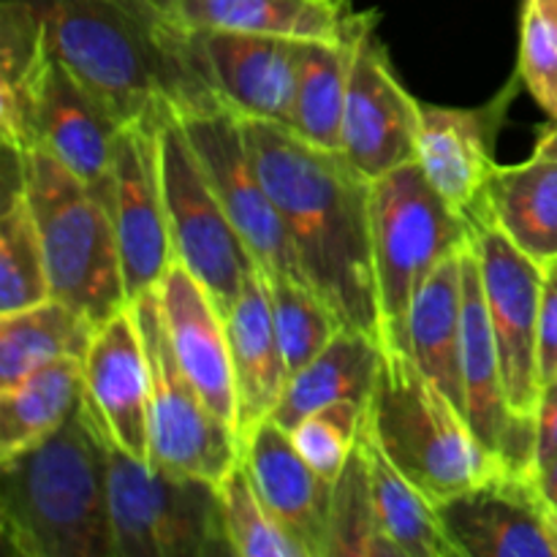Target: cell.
Segmentation results:
<instances>
[{
	"instance_id": "obj_1",
	"label": "cell",
	"mask_w": 557,
	"mask_h": 557,
	"mask_svg": "<svg viewBox=\"0 0 557 557\" xmlns=\"http://www.w3.org/2000/svg\"><path fill=\"white\" fill-rule=\"evenodd\" d=\"M250 156L292 237L299 270L343 326L386 348L373 261L370 185L341 150H321L292 128L245 120Z\"/></svg>"
},
{
	"instance_id": "obj_2",
	"label": "cell",
	"mask_w": 557,
	"mask_h": 557,
	"mask_svg": "<svg viewBox=\"0 0 557 557\" xmlns=\"http://www.w3.org/2000/svg\"><path fill=\"white\" fill-rule=\"evenodd\" d=\"M47 47L123 125L218 98L201 79L185 27L158 0H33Z\"/></svg>"
},
{
	"instance_id": "obj_3",
	"label": "cell",
	"mask_w": 557,
	"mask_h": 557,
	"mask_svg": "<svg viewBox=\"0 0 557 557\" xmlns=\"http://www.w3.org/2000/svg\"><path fill=\"white\" fill-rule=\"evenodd\" d=\"M0 539L16 557H114L109 435L90 400L0 460Z\"/></svg>"
},
{
	"instance_id": "obj_4",
	"label": "cell",
	"mask_w": 557,
	"mask_h": 557,
	"mask_svg": "<svg viewBox=\"0 0 557 557\" xmlns=\"http://www.w3.org/2000/svg\"><path fill=\"white\" fill-rule=\"evenodd\" d=\"M20 156V177L47 256L52 299L92 324L128 308L109 188H87L44 147Z\"/></svg>"
},
{
	"instance_id": "obj_5",
	"label": "cell",
	"mask_w": 557,
	"mask_h": 557,
	"mask_svg": "<svg viewBox=\"0 0 557 557\" xmlns=\"http://www.w3.org/2000/svg\"><path fill=\"white\" fill-rule=\"evenodd\" d=\"M375 444L433 504L500 473L466 413L417 368L406 351L386 348L368 406Z\"/></svg>"
},
{
	"instance_id": "obj_6",
	"label": "cell",
	"mask_w": 557,
	"mask_h": 557,
	"mask_svg": "<svg viewBox=\"0 0 557 557\" xmlns=\"http://www.w3.org/2000/svg\"><path fill=\"white\" fill-rule=\"evenodd\" d=\"M373 261L386 348L408 354V310L430 272L473 243L476 226L451 210L417 161L370 185Z\"/></svg>"
},
{
	"instance_id": "obj_7",
	"label": "cell",
	"mask_w": 557,
	"mask_h": 557,
	"mask_svg": "<svg viewBox=\"0 0 557 557\" xmlns=\"http://www.w3.org/2000/svg\"><path fill=\"white\" fill-rule=\"evenodd\" d=\"M114 557H237L221 487L125 455L109 441Z\"/></svg>"
},
{
	"instance_id": "obj_8",
	"label": "cell",
	"mask_w": 557,
	"mask_h": 557,
	"mask_svg": "<svg viewBox=\"0 0 557 557\" xmlns=\"http://www.w3.org/2000/svg\"><path fill=\"white\" fill-rule=\"evenodd\" d=\"M156 123L174 261H180L210 292L218 310L226 315L237 302L245 281L259 272V264L223 210L169 103H161Z\"/></svg>"
},
{
	"instance_id": "obj_9",
	"label": "cell",
	"mask_w": 557,
	"mask_h": 557,
	"mask_svg": "<svg viewBox=\"0 0 557 557\" xmlns=\"http://www.w3.org/2000/svg\"><path fill=\"white\" fill-rule=\"evenodd\" d=\"M150 370V462L221 484L239 462L243 441L199 395L163 326L158 288L131 302Z\"/></svg>"
},
{
	"instance_id": "obj_10",
	"label": "cell",
	"mask_w": 557,
	"mask_h": 557,
	"mask_svg": "<svg viewBox=\"0 0 557 557\" xmlns=\"http://www.w3.org/2000/svg\"><path fill=\"white\" fill-rule=\"evenodd\" d=\"M223 210L264 275L305 281L292 237L250 156L245 123L221 98L172 107Z\"/></svg>"
},
{
	"instance_id": "obj_11",
	"label": "cell",
	"mask_w": 557,
	"mask_h": 557,
	"mask_svg": "<svg viewBox=\"0 0 557 557\" xmlns=\"http://www.w3.org/2000/svg\"><path fill=\"white\" fill-rule=\"evenodd\" d=\"M482 270L490 324L504 370L506 400L522 419H536L542 397L539 375V305L542 264L517 248L495 223H479L471 243Z\"/></svg>"
},
{
	"instance_id": "obj_12",
	"label": "cell",
	"mask_w": 557,
	"mask_h": 557,
	"mask_svg": "<svg viewBox=\"0 0 557 557\" xmlns=\"http://www.w3.org/2000/svg\"><path fill=\"white\" fill-rule=\"evenodd\" d=\"M422 103L403 87L368 11L354 44L341 152L368 180L417 161Z\"/></svg>"
},
{
	"instance_id": "obj_13",
	"label": "cell",
	"mask_w": 557,
	"mask_h": 557,
	"mask_svg": "<svg viewBox=\"0 0 557 557\" xmlns=\"http://www.w3.org/2000/svg\"><path fill=\"white\" fill-rule=\"evenodd\" d=\"M156 120L158 112L120 131L109 174V210L131 302L161 286L174 264Z\"/></svg>"
},
{
	"instance_id": "obj_14",
	"label": "cell",
	"mask_w": 557,
	"mask_h": 557,
	"mask_svg": "<svg viewBox=\"0 0 557 557\" xmlns=\"http://www.w3.org/2000/svg\"><path fill=\"white\" fill-rule=\"evenodd\" d=\"M462 395L466 419L484 449L506 473L536 468V419H522L506 400L504 370L484 299L482 270L473 248L462 253Z\"/></svg>"
},
{
	"instance_id": "obj_15",
	"label": "cell",
	"mask_w": 557,
	"mask_h": 557,
	"mask_svg": "<svg viewBox=\"0 0 557 557\" xmlns=\"http://www.w3.org/2000/svg\"><path fill=\"white\" fill-rule=\"evenodd\" d=\"M520 82L522 76L517 74L484 107L460 109L422 103L417 163L446 205L466 215L473 226L487 221V185L498 169L495 141Z\"/></svg>"
},
{
	"instance_id": "obj_16",
	"label": "cell",
	"mask_w": 557,
	"mask_h": 557,
	"mask_svg": "<svg viewBox=\"0 0 557 557\" xmlns=\"http://www.w3.org/2000/svg\"><path fill=\"white\" fill-rule=\"evenodd\" d=\"M185 36L201 79L221 103L245 120H267L288 128L302 41L194 27H185Z\"/></svg>"
},
{
	"instance_id": "obj_17",
	"label": "cell",
	"mask_w": 557,
	"mask_h": 557,
	"mask_svg": "<svg viewBox=\"0 0 557 557\" xmlns=\"http://www.w3.org/2000/svg\"><path fill=\"white\" fill-rule=\"evenodd\" d=\"M460 557H557L553 509L533 473H495L435 504Z\"/></svg>"
},
{
	"instance_id": "obj_18",
	"label": "cell",
	"mask_w": 557,
	"mask_h": 557,
	"mask_svg": "<svg viewBox=\"0 0 557 557\" xmlns=\"http://www.w3.org/2000/svg\"><path fill=\"white\" fill-rule=\"evenodd\" d=\"M85 397L109 441L150 462V370L134 308H123L92 330L85 354Z\"/></svg>"
},
{
	"instance_id": "obj_19",
	"label": "cell",
	"mask_w": 557,
	"mask_h": 557,
	"mask_svg": "<svg viewBox=\"0 0 557 557\" xmlns=\"http://www.w3.org/2000/svg\"><path fill=\"white\" fill-rule=\"evenodd\" d=\"M125 125L49 52L33 98V147L52 152L87 188L107 190Z\"/></svg>"
},
{
	"instance_id": "obj_20",
	"label": "cell",
	"mask_w": 557,
	"mask_h": 557,
	"mask_svg": "<svg viewBox=\"0 0 557 557\" xmlns=\"http://www.w3.org/2000/svg\"><path fill=\"white\" fill-rule=\"evenodd\" d=\"M239 462L277 525L308 557H326L332 482L313 471L292 433L264 419L243 438Z\"/></svg>"
},
{
	"instance_id": "obj_21",
	"label": "cell",
	"mask_w": 557,
	"mask_h": 557,
	"mask_svg": "<svg viewBox=\"0 0 557 557\" xmlns=\"http://www.w3.org/2000/svg\"><path fill=\"white\" fill-rule=\"evenodd\" d=\"M158 302L180 368L199 389L207 406L237 430V395L226 315L180 261L169 267L166 277L158 286Z\"/></svg>"
},
{
	"instance_id": "obj_22",
	"label": "cell",
	"mask_w": 557,
	"mask_h": 557,
	"mask_svg": "<svg viewBox=\"0 0 557 557\" xmlns=\"http://www.w3.org/2000/svg\"><path fill=\"white\" fill-rule=\"evenodd\" d=\"M226 330L237 395V435L243 441L256 424L272 417L288 384L286 362L272 324L270 292L261 270L245 281L237 302L226 313Z\"/></svg>"
},
{
	"instance_id": "obj_23",
	"label": "cell",
	"mask_w": 557,
	"mask_h": 557,
	"mask_svg": "<svg viewBox=\"0 0 557 557\" xmlns=\"http://www.w3.org/2000/svg\"><path fill=\"white\" fill-rule=\"evenodd\" d=\"M180 27L283 36L297 41L343 38L357 22L354 0H158Z\"/></svg>"
},
{
	"instance_id": "obj_24",
	"label": "cell",
	"mask_w": 557,
	"mask_h": 557,
	"mask_svg": "<svg viewBox=\"0 0 557 557\" xmlns=\"http://www.w3.org/2000/svg\"><path fill=\"white\" fill-rule=\"evenodd\" d=\"M462 253L446 256L408 310V357L466 413L462 395Z\"/></svg>"
},
{
	"instance_id": "obj_25",
	"label": "cell",
	"mask_w": 557,
	"mask_h": 557,
	"mask_svg": "<svg viewBox=\"0 0 557 557\" xmlns=\"http://www.w3.org/2000/svg\"><path fill=\"white\" fill-rule=\"evenodd\" d=\"M384 351L375 337L343 326L319 357L288 379L270 419L292 433L305 417L335 403L368 408Z\"/></svg>"
},
{
	"instance_id": "obj_26",
	"label": "cell",
	"mask_w": 557,
	"mask_h": 557,
	"mask_svg": "<svg viewBox=\"0 0 557 557\" xmlns=\"http://www.w3.org/2000/svg\"><path fill=\"white\" fill-rule=\"evenodd\" d=\"M484 210L487 221L533 261L547 264L557 259V161L553 158L533 152L528 161L495 169Z\"/></svg>"
},
{
	"instance_id": "obj_27",
	"label": "cell",
	"mask_w": 557,
	"mask_h": 557,
	"mask_svg": "<svg viewBox=\"0 0 557 557\" xmlns=\"http://www.w3.org/2000/svg\"><path fill=\"white\" fill-rule=\"evenodd\" d=\"M49 47L33 0H0V139L11 152L33 147V98L47 69Z\"/></svg>"
},
{
	"instance_id": "obj_28",
	"label": "cell",
	"mask_w": 557,
	"mask_h": 557,
	"mask_svg": "<svg viewBox=\"0 0 557 557\" xmlns=\"http://www.w3.org/2000/svg\"><path fill=\"white\" fill-rule=\"evenodd\" d=\"M368 11H359L357 22L343 38L332 41H302L297 60V87L288 128L308 145L321 150H341L343 109H346L348 76H351L354 44Z\"/></svg>"
},
{
	"instance_id": "obj_29",
	"label": "cell",
	"mask_w": 557,
	"mask_h": 557,
	"mask_svg": "<svg viewBox=\"0 0 557 557\" xmlns=\"http://www.w3.org/2000/svg\"><path fill=\"white\" fill-rule=\"evenodd\" d=\"M85 397V359L65 357L0 389V460L52 435Z\"/></svg>"
},
{
	"instance_id": "obj_30",
	"label": "cell",
	"mask_w": 557,
	"mask_h": 557,
	"mask_svg": "<svg viewBox=\"0 0 557 557\" xmlns=\"http://www.w3.org/2000/svg\"><path fill=\"white\" fill-rule=\"evenodd\" d=\"M96 324L60 299L0 315V389L58 359H85Z\"/></svg>"
},
{
	"instance_id": "obj_31",
	"label": "cell",
	"mask_w": 557,
	"mask_h": 557,
	"mask_svg": "<svg viewBox=\"0 0 557 557\" xmlns=\"http://www.w3.org/2000/svg\"><path fill=\"white\" fill-rule=\"evenodd\" d=\"M362 438L368 449L381 531L395 547L397 557H460L441 525L433 500L411 479L403 476L395 462L375 444L368 428V413H364Z\"/></svg>"
},
{
	"instance_id": "obj_32",
	"label": "cell",
	"mask_w": 557,
	"mask_h": 557,
	"mask_svg": "<svg viewBox=\"0 0 557 557\" xmlns=\"http://www.w3.org/2000/svg\"><path fill=\"white\" fill-rule=\"evenodd\" d=\"M47 299H52V281L16 156V180L5 188L0 215V315L36 308Z\"/></svg>"
},
{
	"instance_id": "obj_33",
	"label": "cell",
	"mask_w": 557,
	"mask_h": 557,
	"mask_svg": "<svg viewBox=\"0 0 557 557\" xmlns=\"http://www.w3.org/2000/svg\"><path fill=\"white\" fill-rule=\"evenodd\" d=\"M326 557H397L395 547L381 531L362 435L348 455L341 476L332 482Z\"/></svg>"
},
{
	"instance_id": "obj_34",
	"label": "cell",
	"mask_w": 557,
	"mask_h": 557,
	"mask_svg": "<svg viewBox=\"0 0 557 557\" xmlns=\"http://www.w3.org/2000/svg\"><path fill=\"white\" fill-rule=\"evenodd\" d=\"M264 281L270 292L272 324L281 343L286 373L292 379L330 346L343 324L308 281L286 275H264Z\"/></svg>"
},
{
	"instance_id": "obj_35",
	"label": "cell",
	"mask_w": 557,
	"mask_h": 557,
	"mask_svg": "<svg viewBox=\"0 0 557 557\" xmlns=\"http://www.w3.org/2000/svg\"><path fill=\"white\" fill-rule=\"evenodd\" d=\"M223 522L237 557H308L302 547L283 531L267 511L250 484L243 462L226 473L221 484Z\"/></svg>"
},
{
	"instance_id": "obj_36",
	"label": "cell",
	"mask_w": 557,
	"mask_h": 557,
	"mask_svg": "<svg viewBox=\"0 0 557 557\" xmlns=\"http://www.w3.org/2000/svg\"><path fill=\"white\" fill-rule=\"evenodd\" d=\"M364 413L368 408L357 403H335L313 411L292 430L294 444L321 479L335 482L341 476L348 455L362 435Z\"/></svg>"
},
{
	"instance_id": "obj_37",
	"label": "cell",
	"mask_w": 557,
	"mask_h": 557,
	"mask_svg": "<svg viewBox=\"0 0 557 557\" xmlns=\"http://www.w3.org/2000/svg\"><path fill=\"white\" fill-rule=\"evenodd\" d=\"M517 74L539 107L557 120V22L544 0L522 3Z\"/></svg>"
},
{
	"instance_id": "obj_38",
	"label": "cell",
	"mask_w": 557,
	"mask_h": 557,
	"mask_svg": "<svg viewBox=\"0 0 557 557\" xmlns=\"http://www.w3.org/2000/svg\"><path fill=\"white\" fill-rule=\"evenodd\" d=\"M539 375L542 386L557 379V259L542 264V305H539Z\"/></svg>"
},
{
	"instance_id": "obj_39",
	"label": "cell",
	"mask_w": 557,
	"mask_h": 557,
	"mask_svg": "<svg viewBox=\"0 0 557 557\" xmlns=\"http://www.w3.org/2000/svg\"><path fill=\"white\" fill-rule=\"evenodd\" d=\"M557 457V379L542 386L536 408V466Z\"/></svg>"
},
{
	"instance_id": "obj_40",
	"label": "cell",
	"mask_w": 557,
	"mask_h": 557,
	"mask_svg": "<svg viewBox=\"0 0 557 557\" xmlns=\"http://www.w3.org/2000/svg\"><path fill=\"white\" fill-rule=\"evenodd\" d=\"M533 479H536L539 493L547 500L549 509L557 511V457L547 462H539V466L533 468Z\"/></svg>"
},
{
	"instance_id": "obj_41",
	"label": "cell",
	"mask_w": 557,
	"mask_h": 557,
	"mask_svg": "<svg viewBox=\"0 0 557 557\" xmlns=\"http://www.w3.org/2000/svg\"><path fill=\"white\" fill-rule=\"evenodd\" d=\"M533 152H536V156L553 158V161H557V120H553V123H549L547 128L539 134Z\"/></svg>"
},
{
	"instance_id": "obj_42",
	"label": "cell",
	"mask_w": 557,
	"mask_h": 557,
	"mask_svg": "<svg viewBox=\"0 0 557 557\" xmlns=\"http://www.w3.org/2000/svg\"><path fill=\"white\" fill-rule=\"evenodd\" d=\"M544 5H547L549 14H553L555 22H557V0H544Z\"/></svg>"
},
{
	"instance_id": "obj_43",
	"label": "cell",
	"mask_w": 557,
	"mask_h": 557,
	"mask_svg": "<svg viewBox=\"0 0 557 557\" xmlns=\"http://www.w3.org/2000/svg\"><path fill=\"white\" fill-rule=\"evenodd\" d=\"M553 528H555V539H557V511L553 509Z\"/></svg>"
}]
</instances>
